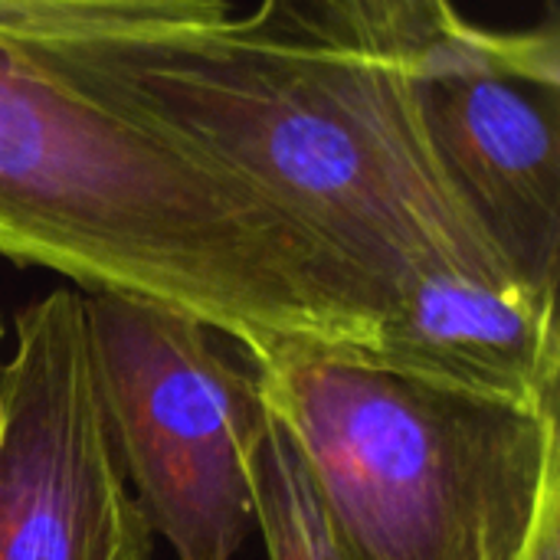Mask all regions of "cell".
Returning a JSON list of instances; mask_svg holds the SVG:
<instances>
[{"label":"cell","mask_w":560,"mask_h":560,"mask_svg":"<svg viewBox=\"0 0 560 560\" xmlns=\"http://www.w3.org/2000/svg\"><path fill=\"white\" fill-rule=\"evenodd\" d=\"M0 256L276 345H377L374 289L256 180L0 36Z\"/></svg>","instance_id":"6da1fadb"},{"label":"cell","mask_w":560,"mask_h":560,"mask_svg":"<svg viewBox=\"0 0 560 560\" xmlns=\"http://www.w3.org/2000/svg\"><path fill=\"white\" fill-rule=\"evenodd\" d=\"M26 46L256 180L374 289L384 315L404 285L436 272L525 282L459 194L364 131L256 13L138 39Z\"/></svg>","instance_id":"7a4b0ae2"},{"label":"cell","mask_w":560,"mask_h":560,"mask_svg":"<svg viewBox=\"0 0 560 560\" xmlns=\"http://www.w3.org/2000/svg\"><path fill=\"white\" fill-rule=\"evenodd\" d=\"M249 364L345 560H522L560 495L558 410L368 345L289 341Z\"/></svg>","instance_id":"3957f363"},{"label":"cell","mask_w":560,"mask_h":560,"mask_svg":"<svg viewBox=\"0 0 560 560\" xmlns=\"http://www.w3.org/2000/svg\"><path fill=\"white\" fill-rule=\"evenodd\" d=\"M82 295L112 446L148 528L177 560H233L253 528L269 430L253 368L200 318L115 292Z\"/></svg>","instance_id":"277c9868"},{"label":"cell","mask_w":560,"mask_h":560,"mask_svg":"<svg viewBox=\"0 0 560 560\" xmlns=\"http://www.w3.org/2000/svg\"><path fill=\"white\" fill-rule=\"evenodd\" d=\"M0 560H154L102 410L85 295L23 305L0 364Z\"/></svg>","instance_id":"5b68a950"},{"label":"cell","mask_w":560,"mask_h":560,"mask_svg":"<svg viewBox=\"0 0 560 560\" xmlns=\"http://www.w3.org/2000/svg\"><path fill=\"white\" fill-rule=\"evenodd\" d=\"M377 354L430 377L558 410V295L476 272L404 285L384 315Z\"/></svg>","instance_id":"8992f818"},{"label":"cell","mask_w":560,"mask_h":560,"mask_svg":"<svg viewBox=\"0 0 560 560\" xmlns=\"http://www.w3.org/2000/svg\"><path fill=\"white\" fill-rule=\"evenodd\" d=\"M233 16L226 0H0V36L98 43L197 30Z\"/></svg>","instance_id":"52a82bcc"},{"label":"cell","mask_w":560,"mask_h":560,"mask_svg":"<svg viewBox=\"0 0 560 560\" xmlns=\"http://www.w3.org/2000/svg\"><path fill=\"white\" fill-rule=\"evenodd\" d=\"M253 502L269 560H345L292 440L272 417L256 453Z\"/></svg>","instance_id":"ba28073f"},{"label":"cell","mask_w":560,"mask_h":560,"mask_svg":"<svg viewBox=\"0 0 560 560\" xmlns=\"http://www.w3.org/2000/svg\"><path fill=\"white\" fill-rule=\"evenodd\" d=\"M3 335H7V328H3V318H0V348H3ZM3 364V361H0Z\"/></svg>","instance_id":"9c48e42d"}]
</instances>
